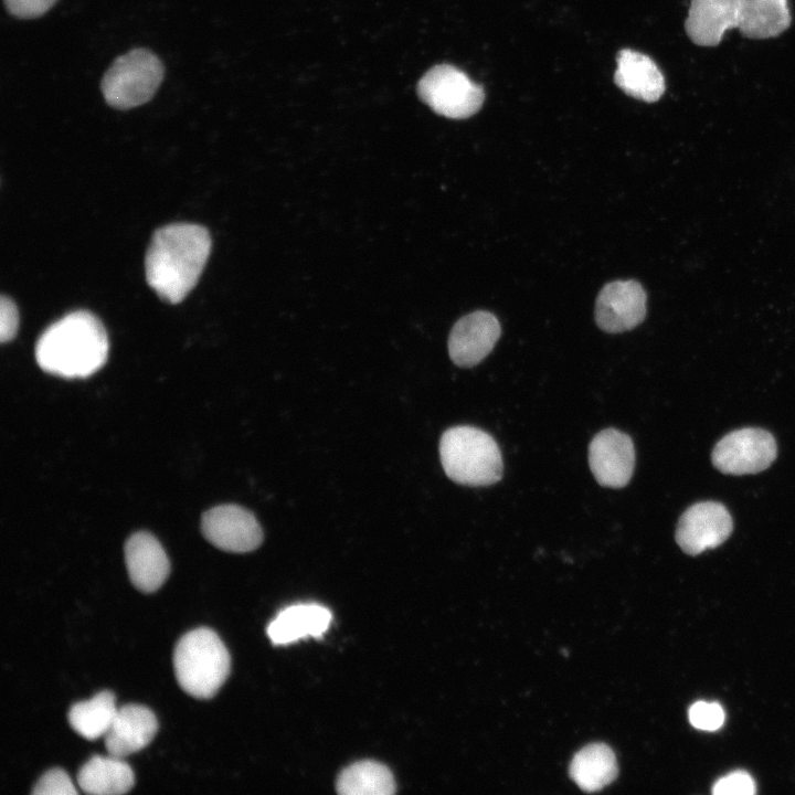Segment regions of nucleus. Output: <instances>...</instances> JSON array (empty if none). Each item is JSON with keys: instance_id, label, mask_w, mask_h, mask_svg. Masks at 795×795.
I'll list each match as a JSON object with an SVG mask.
<instances>
[{"instance_id": "1", "label": "nucleus", "mask_w": 795, "mask_h": 795, "mask_svg": "<svg viewBox=\"0 0 795 795\" xmlns=\"http://www.w3.org/2000/svg\"><path fill=\"white\" fill-rule=\"evenodd\" d=\"M210 252L211 236L205 227L165 225L153 233L148 246L146 280L161 300L179 304L197 285Z\"/></svg>"}, {"instance_id": "2", "label": "nucleus", "mask_w": 795, "mask_h": 795, "mask_svg": "<svg viewBox=\"0 0 795 795\" xmlns=\"http://www.w3.org/2000/svg\"><path fill=\"white\" fill-rule=\"evenodd\" d=\"M108 354L106 330L85 310L67 314L49 326L36 341L35 359L47 373L86 378L99 370Z\"/></svg>"}, {"instance_id": "3", "label": "nucleus", "mask_w": 795, "mask_h": 795, "mask_svg": "<svg viewBox=\"0 0 795 795\" xmlns=\"http://www.w3.org/2000/svg\"><path fill=\"white\" fill-rule=\"evenodd\" d=\"M230 654L218 636L206 627L186 633L176 644L173 668L181 689L198 699L212 698L230 672Z\"/></svg>"}, {"instance_id": "4", "label": "nucleus", "mask_w": 795, "mask_h": 795, "mask_svg": "<svg viewBox=\"0 0 795 795\" xmlns=\"http://www.w3.org/2000/svg\"><path fill=\"white\" fill-rule=\"evenodd\" d=\"M441 463L446 476L460 485L488 486L500 480L502 458L496 441L473 426H454L439 442Z\"/></svg>"}, {"instance_id": "5", "label": "nucleus", "mask_w": 795, "mask_h": 795, "mask_svg": "<svg viewBox=\"0 0 795 795\" xmlns=\"http://www.w3.org/2000/svg\"><path fill=\"white\" fill-rule=\"evenodd\" d=\"M163 76L161 60L152 51L137 47L110 64L103 75L100 91L110 107L127 110L148 103Z\"/></svg>"}, {"instance_id": "6", "label": "nucleus", "mask_w": 795, "mask_h": 795, "mask_svg": "<svg viewBox=\"0 0 795 795\" xmlns=\"http://www.w3.org/2000/svg\"><path fill=\"white\" fill-rule=\"evenodd\" d=\"M421 99L438 115L463 119L477 113L485 99L480 85L448 64L432 67L417 84Z\"/></svg>"}, {"instance_id": "7", "label": "nucleus", "mask_w": 795, "mask_h": 795, "mask_svg": "<svg viewBox=\"0 0 795 795\" xmlns=\"http://www.w3.org/2000/svg\"><path fill=\"white\" fill-rule=\"evenodd\" d=\"M776 454V443L771 433L748 427L722 437L713 448L712 463L723 474H756L766 469Z\"/></svg>"}, {"instance_id": "8", "label": "nucleus", "mask_w": 795, "mask_h": 795, "mask_svg": "<svg viewBox=\"0 0 795 795\" xmlns=\"http://www.w3.org/2000/svg\"><path fill=\"white\" fill-rule=\"evenodd\" d=\"M201 531L214 547L234 553L253 551L263 541V530L255 516L236 505H222L205 511Z\"/></svg>"}, {"instance_id": "9", "label": "nucleus", "mask_w": 795, "mask_h": 795, "mask_svg": "<svg viewBox=\"0 0 795 795\" xmlns=\"http://www.w3.org/2000/svg\"><path fill=\"white\" fill-rule=\"evenodd\" d=\"M732 528V518L723 505L701 501L681 515L675 538L685 553L697 555L723 543Z\"/></svg>"}, {"instance_id": "10", "label": "nucleus", "mask_w": 795, "mask_h": 795, "mask_svg": "<svg viewBox=\"0 0 795 795\" xmlns=\"http://www.w3.org/2000/svg\"><path fill=\"white\" fill-rule=\"evenodd\" d=\"M589 464L601 486H626L635 467V449L630 437L615 428L601 431L590 443Z\"/></svg>"}, {"instance_id": "11", "label": "nucleus", "mask_w": 795, "mask_h": 795, "mask_svg": "<svg viewBox=\"0 0 795 795\" xmlns=\"http://www.w3.org/2000/svg\"><path fill=\"white\" fill-rule=\"evenodd\" d=\"M646 315V293L636 280H615L600 292L595 304L597 326L610 333L639 325Z\"/></svg>"}, {"instance_id": "12", "label": "nucleus", "mask_w": 795, "mask_h": 795, "mask_svg": "<svg viewBox=\"0 0 795 795\" xmlns=\"http://www.w3.org/2000/svg\"><path fill=\"white\" fill-rule=\"evenodd\" d=\"M499 336L500 324L491 312L478 310L468 314L454 325L449 333V357L458 367H474L489 354Z\"/></svg>"}, {"instance_id": "13", "label": "nucleus", "mask_w": 795, "mask_h": 795, "mask_svg": "<svg viewBox=\"0 0 795 795\" xmlns=\"http://www.w3.org/2000/svg\"><path fill=\"white\" fill-rule=\"evenodd\" d=\"M125 561L130 582L145 593L157 591L169 575L170 563L162 545L146 531L129 537Z\"/></svg>"}, {"instance_id": "14", "label": "nucleus", "mask_w": 795, "mask_h": 795, "mask_svg": "<svg viewBox=\"0 0 795 795\" xmlns=\"http://www.w3.org/2000/svg\"><path fill=\"white\" fill-rule=\"evenodd\" d=\"M158 730L155 713L145 706L129 703L117 709L104 735L108 754L124 757L147 746Z\"/></svg>"}, {"instance_id": "15", "label": "nucleus", "mask_w": 795, "mask_h": 795, "mask_svg": "<svg viewBox=\"0 0 795 795\" xmlns=\"http://www.w3.org/2000/svg\"><path fill=\"white\" fill-rule=\"evenodd\" d=\"M738 21V0H691L685 28L695 44L716 46Z\"/></svg>"}, {"instance_id": "16", "label": "nucleus", "mask_w": 795, "mask_h": 795, "mask_svg": "<svg viewBox=\"0 0 795 795\" xmlns=\"http://www.w3.org/2000/svg\"><path fill=\"white\" fill-rule=\"evenodd\" d=\"M614 81L627 95L647 103L657 102L665 92V80L656 63L630 49L618 52Z\"/></svg>"}, {"instance_id": "17", "label": "nucleus", "mask_w": 795, "mask_h": 795, "mask_svg": "<svg viewBox=\"0 0 795 795\" xmlns=\"http://www.w3.org/2000/svg\"><path fill=\"white\" fill-rule=\"evenodd\" d=\"M330 611L319 604H296L282 610L267 627L274 644L285 645L305 637H319L329 627Z\"/></svg>"}, {"instance_id": "18", "label": "nucleus", "mask_w": 795, "mask_h": 795, "mask_svg": "<svg viewBox=\"0 0 795 795\" xmlns=\"http://www.w3.org/2000/svg\"><path fill=\"white\" fill-rule=\"evenodd\" d=\"M121 759L110 754L92 756L77 773L80 788L92 795L127 793L134 785V773Z\"/></svg>"}, {"instance_id": "19", "label": "nucleus", "mask_w": 795, "mask_h": 795, "mask_svg": "<svg viewBox=\"0 0 795 795\" xmlns=\"http://www.w3.org/2000/svg\"><path fill=\"white\" fill-rule=\"evenodd\" d=\"M740 32L751 39H770L788 29L787 0H738Z\"/></svg>"}, {"instance_id": "20", "label": "nucleus", "mask_w": 795, "mask_h": 795, "mask_svg": "<svg viewBox=\"0 0 795 795\" xmlns=\"http://www.w3.org/2000/svg\"><path fill=\"white\" fill-rule=\"evenodd\" d=\"M570 776L585 792H596L613 782L617 775L614 752L604 743H592L581 749L570 764Z\"/></svg>"}, {"instance_id": "21", "label": "nucleus", "mask_w": 795, "mask_h": 795, "mask_svg": "<svg viewBox=\"0 0 795 795\" xmlns=\"http://www.w3.org/2000/svg\"><path fill=\"white\" fill-rule=\"evenodd\" d=\"M343 795H389L395 792L391 771L375 761H360L346 767L337 780Z\"/></svg>"}, {"instance_id": "22", "label": "nucleus", "mask_w": 795, "mask_h": 795, "mask_svg": "<svg viewBox=\"0 0 795 795\" xmlns=\"http://www.w3.org/2000/svg\"><path fill=\"white\" fill-rule=\"evenodd\" d=\"M117 709L113 692L104 690L87 701L74 703L67 719L76 733L87 740H95L106 734Z\"/></svg>"}, {"instance_id": "23", "label": "nucleus", "mask_w": 795, "mask_h": 795, "mask_svg": "<svg viewBox=\"0 0 795 795\" xmlns=\"http://www.w3.org/2000/svg\"><path fill=\"white\" fill-rule=\"evenodd\" d=\"M688 718L699 730L716 731L722 727L725 713L718 702L697 701L690 706Z\"/></svg>"}, {"instance_id": "24", "label": "nucleus", "mask_w": 795, "mask_h": 795, "mask_svg": "<svg viewBox=\"0 0 795 795\" xmlns=\"http://www.w3.org/2000/svg\"><path fill=\"white\" fill-rule=\"evenodd\" d=\"M33 795H75L73 783L66 772L62 768H51L46 771L35 783Z\"/></svg>"}, {"instance_id": "25", "label": "nucleus", "mask_w": 795, "mask_h": 795, "mask_svg": "<svg viewBox=\"0 0 795 795\" xmlns=\"http://www.w3.org/2000/svg\"><path fill=\"white\" fill-rule=\"evenodd\" d=\"M755 791L754 780L742 770L722 776L712 786L713 795H753Z\"/></svg>"}, {"instance_id": "26", "label": "nucleus", "mask_w": 795, "mask_h": 795, "mask_svg": "<svg viewBox=\"0 0 795 795\" xmlns=\"http://www.w3.org/2000/svg\"><path fill=\"white\" fill-rule=\"evenodd\" d=\"M57 0H3L7 11L20 19L39 18L46 13Z\"/></svg>"}, {"instance_id": "27", "label": "nucleus", "mask_w": 795, "mask_h": 795, "mask_svg": "<svg viewBox=\"0 0 795 795\" xmlns=\"http://www.w3.org/2000/svg\"><path fill=\"white\" fill-rule=\"evenodd\" d=\"M19 326V312L13 300L7 296L0 299V340L8 342L15 337Z\"/></svg>"}]
</instances>
